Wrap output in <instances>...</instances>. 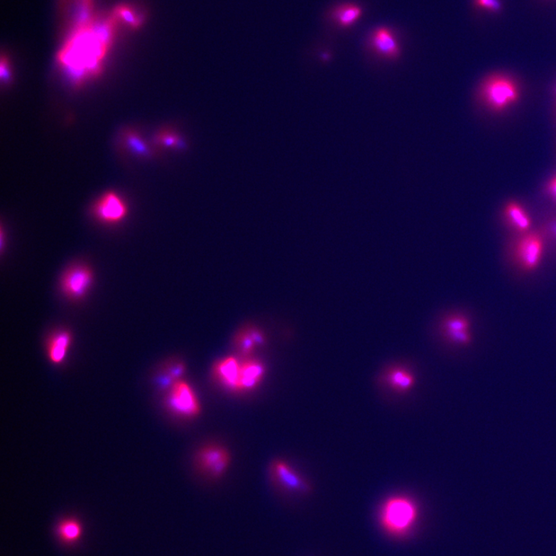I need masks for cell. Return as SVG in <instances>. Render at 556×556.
<instances>
[{
	"label": "cell",
	"instance_id": "6",
	"mask_svg": "<svg viewBox=\"0 0 556 556\" xmlns=\"http://www.w3.org/2000/svg\"><path fill=\"white\" fill-rule=\"evenodd\" d=\"M167 396V407L180 418L193 419L199 416L201 405L192 386L184 381L175 383Z\"/></svg>",
	"mask_w": 556,
	"mask_h": 556
},
{
	"label": "cell",
	"instance_id": "14",
	"mask_svg": "<svg viewBox=\"0 0 556 556\" xmlns=\"http://www.w3.org/2000/svg\"><path fill=\"white\" fill-rule=\"evenodd\" d=\"M266 365L255 356L241 359L238 393H250L258 389L266 378Z\"/></svg>",
	"mask_w": 556,
	"mask_h": 556
},
{
	"label": "cell",
	"instance_id": "27",
	"mask_svg": "<svg viewBox=\"0 0 556 556\" xmlns=\"http://www.w3.org/2000/svg\"><path fill=\"white\" fill-rule=\"evenodd\" d=\"M546 192L556 202V175L546 185Z\"/></svg>",
	"mask_w": 556,
	"mask_h": 556
},
{
	"label": "cell",
	"instance_id": "15",
	"mask_svg": "<svg viewBox=\"0 0 556 556\" xmlns=\"http://www.w3.org/2000/svg\"><path fill=\"white\" fill-rule=\"evenodd\" d=\"M371 49L386 59L396 60L400 55V48L394 33L386 28L374 31L369 39Z\"/></svg>",
	"mask_w": 556,
	"mask_h": 556
},
{
	"label": "cell",
	"instance_id": "5",
	"mask_svg": "<svg viewBox=\"0 0 556 556\" xmlns=\"http://www.w3.org/2000/svg\"><path fill=\"white\" fill-rule=\"evenodd\" d=\"M269 479L273 486L287 494H308L312 487L293 466L281 459H276L269 466Z\"/></svg>",
	"mask_w": 556,
	"mask_h": 556
},
{
	"label": "cell",
	"instance_id": "21",
	"mask_svg": "<svg viewBox=\"0 0 556 556\" xmlns=\"http://www.w3.org/2000/svg\"><path fill=\"white\" fill-rule=\"evenodd\" d=\"M82 531V524L73 518L62 520L57 527V535L65 544H74L80 540Z\"/></svg>",
	"mask_w": 556,
	"mask_h": 556
},
{
	"label": "cell",
	"instance_id": "23",
	"mask_svg": "<svg viewBox=\"0 0 556 556\" xmlns=\"http://www.w3.org/2000/svg\"><path fill=\"white\" fill-rule=\"evenodd\" d=\"M158 142L166 146L182 147L181 139L173 132H163L158 136Z\"/></svg>",
	"mask_w": 556,
	"mask_h": 556
},
{
	"label": "cell",
	"instance_id": "20",
	"mask_svg": "<svg viewBox=\"0 0 556 556\" xmlns=\"http://www.w3.org/2000/svg\"><path fill=\"white\" fill-rule=\"evenodd\" d=\"M185 373H187V365L184 361L175 359L170 361L164 369V374L160 376L161 387L169 391L175 383L182 381Z\"/></svg>",
	"mask_w": 556,
	"mask_h": 556
},
{
	"label": "cell",
	"instance_id": "12",
	"mask_svg": "<svg viewBox=\"0 0 556 556\" xmlns=\"http://www.w3.org/2000/svg\"><path fill=\"white\" fill-rule=\"evenodd\" d=\"M241 359L236 356H228L217 360L212 366V376L224 390L238 393Z\"/></svg>",
	"mask_w": 556,
	"mask_h": 556
},
{
	"label": "cell",
	"instance_id": "25",
	"mask_svg": "<svg viewBox=\"0 0 556 556\" xmlns=\"http://www.w3.org/2000/svg\"><path fill=\"white\" fill-rule=\"evenodd\" d=\"M127 142L132 148L136 150L137 153L143 154L147 153V148L146 147L143 141L141 140L136 134L130 133L128 136Z\"/></svg>",
	"mask_w": 556,
	"mask_h": 556
},
{
	"label": "cell",
	"instance_id": "8",
	"mask_svg": "<svg viewBox=\"0 0 556 556\" xmlns=\"http://www.w3.org/2000/svg\"><path fill=\"white\" fill-rule=\"evenodd\" d=\"M94 273L89 267L78 264L69 268L61 279L62 293L70 299L80 300L91 288Z\"/></svg>",
	"mask_w": 556,
	"mask_h": 556
},
{
	"label": "cell",
	"instance_id": "29",
	"mask_svg": "<svg viewBox=\"0 0 556 556\" xmlns=\"http://www.w3.org/2000/svg\"><path fill=\"white\" fill-rule=\"evenodd\" d=\"M555 94L556 96V85L555 86Z\"/></svg>",
	"mask_w": 556,
	"mask_h": 556
},
{
	"label": "cell",
	"instance_id": "28",
	"mask_svg": "<svg viewBox=\"0 0 556 556\" xmlns=\"http://www.w3.org/2000/svg\"><path fill=\"white\" fill-rule=\"evenodd\" d=\"M552 229H553V231H554V233H555V234L556 236V224L553 226Z\"/></svg>",
	"mask_w": 556,
	"mask_h": 556
},
{
	"label": "cell",
	"instance_id": "26",
	"mask_svg": "<svg viewBox=\"0 0 556 556\" xmlns=\"http://www.w3.org/2000/svg\"><path fill=\"white\" fill-rule=\"evenodd\" d=\"M0 73H1V78L3 82H6L10 79V66H9L8 60L4 57L1 60V68H0Z\"/></svg>",
	"mask_w": 556,
	"mask_h": 556
},
{
	"label": "cell",
	"instance_id": "10",
	"mask_svg": "<svg viewBox=\"0 0 556 556\" xmlns=\"http://www.w3.org/2000/svg\"><path fill=\"white\" fill-rule=\"evenodd\" d=\"M543 249V241L540 234L530 233L520 238L515 251L519 266L525 271L535 270L541 261Z\"/></svg>",
	"mask_w": 556,
	"mask_h": 556
},
{
	"label": "cell",
	"instance_id": "13",
	"mask_svg": "<svg viewBox=\"0 0 556 556\" xmlns=\"http://www.w3.org/2000/svg\"><path fill=\"white\" fill-rule=\"evenodd\" d=\"M61 13L67 34L90 21L93 0H61Z\"/></svg>",
	"mask_w": 556,
	"mask_h": 556
},
{
	"label": "cell",
	"instance_id": "16",
	"mask_svg": "<svg viewBox=\"0 0 556 556\" xmlns=\"http://www.w3.org/2000/svg\"><path fill=\"white\" fill-rule=\"evenodd\" d=\"M384 378L391 389L398 393H408L416 384V377L411 371L400 366L388 369Z\"/></svg>",
	"mask_w": 556,
	"mask_h": 556
},
{
	"label": "cell",
	"instance_id": "19",
	"mask_svg": "<svg viewBox=\"0 0 556 556\" xmlns=\"http://www.w3.org/2000/svg\"><path fill=\"white\" fill-rule=\"evenodd\" d=\"M361 14L363 10L359 6L347 4L335 8L332 12V18L342 28H347L356 23Z\"/></svg>",
	"mask_w": 556,
	"mask_h": 556
},
{
	"label": "cell",
	"instance_id": "22",
	"mask_svg": "<svg viewBox=\"0 0 556 556\" xmlns=\"http://www.w3.org/2000/svg\"><path fill=\"white\" fill-rule=\"evenodd\" d=\"M113 13L119 23L128 25L132 28H137L138 26L142 25L144 20V16L136 8L127 5L117 7Z\"/></svg>",
	"mask_w": 556,
	"mask_h": 556
},
{
	"label": "cell",
	"instance_id": "18",
	"mask_svg": "<svg viewBox=\"0 0 556 556\" xmlns=\"http://www.w3.org/2000/svg\"><path fill=\"white\" fill-rule=\"evenodd\" d=\"M508 222L517 231L525 233L531 227L532 222L524 207L516 201H510L504 209Z\"/></svg>",
	"mask_w": 556,
	"mask_h": 556
},
{
	"label": "cell",
	"instance_id": "24",
	"mask_svg": "<svg viewBox=\"0 0 556 556\" xmlns=\"http://www.w3.org/2000/svg\"><path fill=\"white\" fill-rule=\"evenodd\" d=\"M476 7L483 9V10L491 12H499L501 10V4L500 0H474Z\"/></svg>",
	"mask_w": 556,
	"mask_h": 556
},
{
	"label": "cell",
	"instance_id": "17",
	"mask_svg": "<svg viewBox=\"0 0 556 556\" xmlns=\"http://www.w3.org/2000/svg\"><path fill=\"white\" fill-rule=\"evenodd\" d=\"M72 341V334L67 330H59L51 335L48 344V354L52 364L63 363Z\"/></svg>",
	"mask_w": 556,
	"mask_h": 556
},
{
	"label": "cell",
	"instance_id": "4",
	"mask_svg": "<svg viewBox=\"0 0 556 556\" xmlns=\"http://www.w3.org/2000/svg\"><path fill=\"white\" fill-rule=\"evenodd\" d=\"M231 463V453L219 444L211 443L200 447L193 458L194 467L198 473L211 480L222 479Z\"/></svg>",
	"mask_w": 556,
	"mask_h": 556
},
{
	"label": "cell",
	"instance_id": "7",
	"mask_svg": "<svg viewBox=\"0 0 556 556\" xmlns=\"http://www.w3.org/2000/svg\"><path fill=\"white\" fill-rule=\"evenodd\" d=\"M267 337L259 326L246 323L238 329L232 339L236 356L240 359L254 356L255 352L266 345Z\"/></svg>",
	"mask_w": 556,
	"mask_h": 556
},
{
	"label": "cell",
	"instance_id": "2",
	"mask_svg": "<svg viewBox=\"0 0 556 556\" xmlns=\"http://www.w3.org/2000/svg\"><path fill=\"white\" fill-rule=\"evenodd\" d=\"M420 508L416 501L407 494L387 498L378 510V523L383 530L396 538L407 537L416 526Z\"/></svg>",
	"mask_w": 556,
	"mask_h": 556
},
{
	"label": "cell",
	"instance_id": "3",
	"mask_svg": "<svg viewBox=\"0 0 556 556\" xmlns=\"http://www.w3.org/2000/svg\"><path fill=\"white\" fill-rule=\"evenodd\" d=\"M520 87L513 77L494 73L485 77L479 86L478 98L485 107L502 113L513 107L520 99Z\"/></svg>",
	"mask_w": 556,
	"mask_h": 556
},
{
	"label": "cell",
	"instance_id": "9",
	"mask_svg": "<svg viewBox=\"0 0 556 556\" xmlns=\"http://www.w3.org/2000/svg\"><path fill=\"white\" fill-rule=\"evenodd\" d=\"M441 337L456 346H469L471 342V323L466 316L459 313L445 315L439 325Z\"/></svg>",
	"mask_w": 556,
	"mask_h": 556
},
{
	"label": "cell",
	"instance_id": "11",
	"mask_svg": "<svg viewBox=\"0 0 556 556\" xmlns=\"http://www.w3.org/2000/svg\"><path fill=\"white\" fill-rule=\"evenodd\" d=\"M94 214L99 222L106 224H117L128 214L126 202L116 192H107L94 207Z\"/></svg>",
	"mask_w": 556,
	"mask_h": 556
},
{
	"label": "cell",
	"instance_id": "1",
	"mask_svg": "<svg viewBox=\"0 0 556 556\" xmlns=\"http://www.w3.org/2000/svg\"><path fill=\"white\" fill-rule=\"evenodd\" d=\"M119 23L113 13L94 16L90 21L67 34L58 60L75 82L81 83L99 74Z\"/></svg>",
	"mask_w": 556,
	"mask_h": 556
}]
</instances>
